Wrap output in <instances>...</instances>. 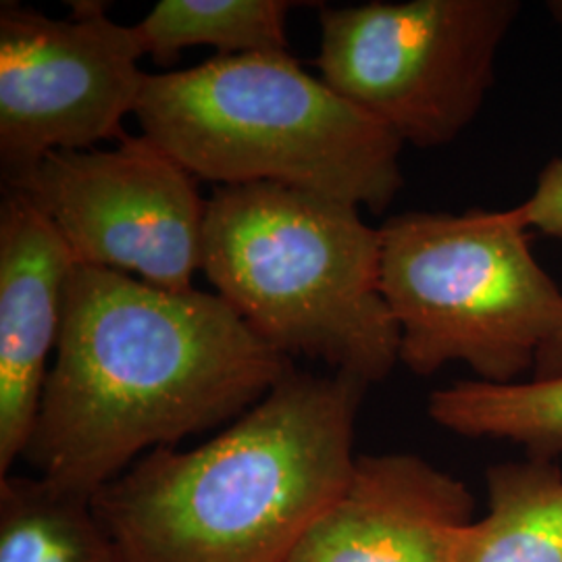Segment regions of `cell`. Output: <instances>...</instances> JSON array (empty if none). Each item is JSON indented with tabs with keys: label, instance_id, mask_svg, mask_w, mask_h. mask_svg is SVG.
<instances>
[{
	"label": "cell",
	"instance_id": "1",
	"mask_svg": "<svg viewBox=\"0 0 562 562\" xmlns=\"http://www.w3.org/2000/svg\"><path fill=\"white\" fill-rule=\"evenodd\" d=\"M292 367L217 294L78 265L21 459L94 496L144 454L236 422Z\"/></svg>",
	"mask_w": 562,
	"mask_h": 562
},
{
	"label": "cell",
	"instance_id": "2",
	"mask_svg": "<svg viewBox=\"0 0 562 562\" xmlns=\"http://www.w3.org/2000/svg\"><path fill=\"white\" fill-rule=\"evenodd\" d=\"M367 387L292 367L222 434L144 454L92 506L127 562H288L352 475Z\"/></svg>",
	"mask_w": 562,
	"mask_h": 562
},
{
	"label": "cell",
	"instance_id": "3",
	"mask_svg": "<svg viewBox=\"0 0 562 562\" xmlns=\"http://www.w3.org/2000/svg\"><path fill=\"white\" fill-rule=\"evenodd\" d=\"M202 273L262 341L362 382L401 362L382 290V232L350 202L280 183L206 199Z\"/></svg>",
	"mask_w": 562,
	"mask_h": 562
},
{
	"label": "cell",
	"instance_id": "4",
	"mask_svg": "<svg viewBox=\"0 0 562 562\" xmlns=\"http://www.w3.org/2000/svg\"><path fill=\"white\" fill-rule=\"evenodd\" d=\"M134 117L146 138L217 188L280 183L383 213L404 186V144L290 53L148 76Z\"/></svg>",
	"mask_w": 562,
	"mask_h": 562
},
{
	"label": "cell",
	"instance_id": "5",
	"mask_svg": "<svg viewBox=\"0 0 562 562\" xmlns=\"http://www.w3.org/2000/svg\"><path fill=\"white\" fill-rule=\"evenodd\" d=\"M380 232L408 371L431 378L462 362L480 382L561 378L562 288L536 259L519 206L408 211Z\"/></svg>",
	"mask_w": 562,
	"mask_h": 562
},
{
	"label": "cell",
	"instance_id": "6",
	"mask_svg": "<svg viewBox=\"0 0 562 562\" xmlns=\"http://www.w3.org/2000/svg\"><path fill=\"white\" fill-rule=\"evenodd\" d=\"M519 15V0L323 4L315 67L402 144L440 148L482 113Z\"/></svg>",
	"mask_w": 562,
	"mask_h": 562
},
{
	"label": "cell",
	"instance_id": "7",
	"mask_svg": "<svg viewBox=\"0 0 562 562\" xmlns=\"http://www.w3.org/2000/svg\"><path fill=\"white\" fill-rule=\"evenodd\" d=\"M65 20L0 4V167L9 188L48 155L123 140L148 74L134 25L102 0L69 2Z\"/></svg>",
	"mask_w": 562,
	"mask_h": 562
},
{
	"label": "cell",
	"instance_id": "8",
	"mask_svg": "<svg viewBox=\"0 0 562 562\" xmlns=\"http://www.w3.org/2000/svg\"><path fill=\"white\" fill-rule=\"evenodd\" d=\"M13 188L57 227L78 265L194 290L206 201L199 180L144 134L53 153Z\"/></svg>",
	"mask_w": 562,
	"mask_h": 562
},
{
	"label": "cell",
	"instance_id": "9",
	"mask_svg": "<svg viewBox=\"0 0 562 562\" xmlns=\"http://www.w3.org/2000/svg\"><path fill=\"white\" fill-rule=\"evenodd\" d=\"M467 483L417 454H357L340 496L288 562H448L452 533L473 521Z\"/></svg>",
	"mask_w": 562,
	"mask_h": 562
},
{
	"label": "cell",
	"instance_id": "10",
	"mask_svg": "<svg viewBox=\"0 0 562 562\" xmlns=\"http://www.w3.org/2000/svg\"><path fill=\"white\" fill-rule=\"evenodd\" d=\"M76 267L50 220L21 190L7 188L0 204V477L32 436Z\"/></svg>",
	"mask_w": 562,
	"mask_h": 562
},
{
	"label": "cell",
	"instance_id": "11",
	"mask_svg": "<svg viewBox=\"0 0 562 562\" xmlns=\"http://www.w3.org/2000/svg\"><path fill=\"white\" fill-rule=\"evenodd\" d=\"M487 515L459 527L448 562H562V467L527 457L485 473Z\"/></svg>",
	"mask_w": 562,
	"mask_h": 562
},
{
	"label": "cell",
	"instance_id": "12",
	"mask_svg": "<svg viewBox=\"0 0 562 562\" xmlns=\"http://www.w3.org/2000/svg\"><path fill=\"white\" fill-rule=\"evenodd\" d=\"M0 562H127L92 496L41 475L0 477Z\"/></svg>",
	"mask_w": 562,
	"mask_h": 562
},
{
	"label": "cell",
	"instance_id": "13",
	"mask_svg": "<svg viewBox=\"0 0 562 562\" xmlns=\"http://www.w3.org/2000/svg\"><path fill=\"white\" fill-rule=\"evenodd\" d=\"M299 7L313 2L159 0L134 27L144 55L161 67L173 65L194 46H213L217 57L290 53L285 23Z\"/></svg>",
	"mask_w": 562,
	"mask_h": 562
},
{
	"label": "cell",
	"instance_id": "14",
	"mask_svg": "<svg viewBox=\"0 0 562 562\" xmlns=\"http://www.w3.org/2000/svg\"><path fill=\"white\" fill-rule=\"evenodd\" d=\"M429 419L462 438L519 443L527 457H562V375L490 383L461 380L431 392Z\"/></svg>",
	"mask_w": 562,
	"mask_h": 562
},
{
	"label": "cell",
	"instance_id": "15",
	"mask_svg": "<svg viewBox=\"0 0 562 562\" xmlns=\"http://www.w3.org/2000/svg\"><path fill=\"white\" fill-rule=\"evenodd\" d=\"M519 209L529 229L562 240V157L543 167L533 194L519 204Z\"/></svg>",
	"mask_w": 562,
	"mask_h": 562
},
{
	"label": "cell",
	"instance_id": "16",
	"mask_svg": "<svg viewBox=\"0 0 562 562\" xmlns=\"http://www.w3.org/2000/svg\"><path fill=\"white\" fill-rule=\"evenodd\" d=\"M546 9H548L550 18L557 23V27H559V32L562 34V0H548Z\"/></svg>",
	"mask_w": 562,
	"mask_h": 562
}]
</instances>
